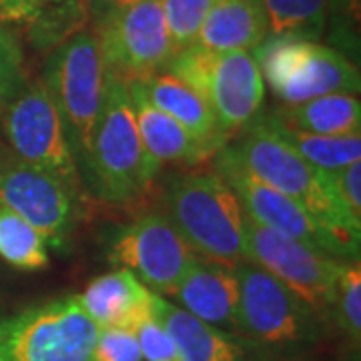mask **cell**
Returning <instances> with one entry per match:
<instances>
[{"instance_id":"9","label":"cell","mask_w":361,"mask_h":361,"mask_svg":"<svg viewBox=\"0 0 361 361\" xmlns=\"http://www.w3.org/2000/svg\"><path fill=\"white\" fill-rule=\"evenodd\" d=\"M2 130L14 157L80 193V171L65 121L42 80L28 82L2 109Z\"/></svg>"},{"instance_id":"20","label":"cell","mask_w":361,"mask_h":361,"mask_svg":"<svg viewBox=\"0 0 361 361\" xmlns=\"http://www.w3.org/2000/svg\"><path fill=\"white\" fill-rule=\"evenodd\" d=\"M267 35L261 0H215L195 44L215 52H253Z\"/></svg>"},{"instance_id":"23","label":"cell","mask_w":361,"mask_h":361,"mask_svg":"<svg viewBox=\"0 0 361 361\" xmlns=\"http://www.w3.org/2000/svg\"><path fill=\"white\" fill-rule=\"evenodd\" d=\"M279 127L283 130L287 142L297 153L310 165L322 169L325 173H336L339 169L361 161V135H345V137L313 135V133L287 127L281 121Z\"/></svg>"},{"instance_id":"13","label":"cell","mask_w":361,"mask_h":361,"mask_svg":"<svg viewBox=\"0 0 361 361\" xmlns=\"http://www.w3.org/2000/svg\"><path fill=\"white\" fill-rule=\"evenodd\" d=\"M106 257L149 291L173 297L197 255L165 213L151 211L116 229Z\"/></svg>"},{"instance_id":"15","label":"cell","mask_w":361,"mask_h":361,"mask_svg":"<svg viewBox=\"0 0 361 361\" xmlns=\"http://www.w3.org/2000/svg\"><path fill=\"white\" fill-rule=\"evenodd\" d=\"M173 297L199 322L237 336L239 281L233 267L197 257Z\"/></svg>"},{"instance_id":"26","label":"cell","mask_w":361,"mask_h":361,"mask_svg":"<svg viewBox=\"0 0 361 361\" xmlns=\"http://www.w3.org/2000/svg\"><path fill=\"white\" fill-rule=\"evenodd\" d=\"M329 322L343 334L351 348L360 349L361 341V267L360 261L345 263L339 283H337L336 301Z\"/></svg>"},{"instance_id":"14","label":"cell","mask_w":361,"mask_h":361,"mask_svg":"<svg viewBox=\"0 0 361 361\" xmlns=\"http://www.w3.org/2000/svg\"><path fill=\"white\" fill-rule=\"evenodd\" d=\"M0 207L13 211L47 239L63 249L78 219V193L66 183L16 157L0 161Z\"/></svg>"},{"instance_id":"19","label":"cell","mask_w":361,"mask_h":361,"mask_svg":"<svg viewBox=\"0 0 361 361\" xmlns=\"http://www.w3.org/2000/svg\"><path fill=\"white\" fill-rule=\"evenodd\" d=\"M149 103L155 104L159 111L173 116L180 127L189 130L197 141L211 147L215 153L229 142V139L219 129L213 109L205 99L169 73H159L155 77L139 82Z\"/></svg>"},{"instance_id":"3","label":"cell","mask_w":361,"mask_h":361,"mask_svg":"<svg viewBox=\"0 0 361 361\" xmlns=\"http://www.w3.org/2000/svg\"><path fill=\"white\" fill-rule=\"evenodd\" d=\"M165 215L197 257L227 267L247 261V215L233 189L215 171L177 177L165 191Z\"/></svg>"},{"instance_id":"5","label":"cell","mask_w":361,"mask_h":361,"mask_svg":"<svg viewBox=\"0 0 361 361\" xmlns=\"http://www.w3.org/2000/svg\"><path fill=\"white\" fill-rule=\"evenodd\" d=\"M163 73L177 77L205 99L227 139L261 113L265 82L253 52H215L193 44L177 52Z\"/></svg>"},{"instance_id":"27","label":"cell","mask_w":361,"mask_h":361,"mask_svg":"<svg viewBox=\"0 0 361 361\" xmlns=\"http://www.w3.org/2000/svg\"><path fill=\"white\" fill-rule=\"evenodd\" d=\"M323 37H327V47L357 65L361 54V0H327Z\"/></svg>"},{"instance_id":"10","label":"cell","mask_w":361,"mask_h":361,"mask_svg":"<svg viewBox=\"0 0 361 361\" xmlns=\"http://www.w3.org/2000/svg\"><path fill=\"white\" fill-rule=\"evenodd\" d=\"M213 171L237 195L245 215L257 225L313 247L329 257L353 263L360 261V245L327 229L293 199L263 185L237 163L227 145L215 155Z\"/></svg>"},{"instance_id":"35","label":"cell","mask_w":361,"mask_h":361,"mask_svg":"<svg viewBox=\"0 0 361 361\" xmlns=\"http://www.w3.org/2000/svg\"><path fill=\"white\" fill-rule=\"evenodd\" d=\"M47 2H51V0H35V6H37V11H39L42 4H47Z\"/></svg>"},{"instance_id":"17","label":"cell","mask_w":361,"mask_h":361,"mask_svg":"<svg viewBox=\"0 0 361 361\" xmlns=\"http://www.w3.org/2000/svg\"><path fill=\"white\" fill-rule=\"evenodd\" d=\"M151 313L153 319L173 337L185 361H257L261 349L243 337L199 322L191 313L157 293H153Z\"/></svg>"},{"instance_id":"21","label":"cell","mask_w":361,"mask_h":361,"mask_svg":"<svg viewBox=\"0 0 361 361\" xmlns=\"http://www.w3.org/2000/svg\"><path fill=\"white\" fill-rule=\"evenodd\" d=\"M287 127L327 135V137H345L361 135V103L357 94L336 92L311 99L307 103L295 106H283L271 111Z\"/></svg>"},{"instance_id":"16","label":"cell","mask_w":361,"mask_h":361,"mask_svg":"<svg viewBox=\"0 0 361 361\" xmlns=\"http://www.w3.org/2000/svg\"><path fill=\"white\" fill-rule=\"evenodd\" d=\"M78 297L80 307L101 329L135 334L153 317V291L127 269H115L94 277Z\"/></svg>"},{"instance_id":"7","label":"cell","mask_w":361,"mask_h":361,"mask_svg":"<svg viewBox=\"0 0 361 361\" xmlns=\"http://www.w3.org/2000/svg\"><path fill=\"white\" fill-rule=\"evenodd\" d=\"M101 327L77 295L0 317V361H90Z\"/></svg>"},{"instance_id":"1","label":"cell","mask_w":361,"mask_h":361,"mask_svg":"<svg viewBox=\"0 0 361 361\" xmlns=\"http://www.w3.org/2000/svg\"><path fill=\"white\" fill-rule=\"evenodd\" d=\"M227 149L249 175L293 199L327 229L361 243V223L341 205L331 175L297 153L271 111H261Z\"/></svg>"},{"instance_id":"32","label":"cell","mask_w":361,"mask_h":361,"mask_svg":"<svg viewBox=\"0 0 361 361\" xmlns=\"http://www.w3.org/2000/svg\"><path fill=\"white\" fill-rule=\"evenodd\" d=\"M329 175L334 179L341 205L345 207V211L353 219L361 223V161Z\"/></svg>"},{"instance_id":"29","label":"cell","mask_w":361,"mask_h":361,"mask_svg":"<svg viewBox=\"0 0 361 361\" xmlns=\"http://www.w3.org/2000/svg\"><path fill=\"white\" fill-rule=\"evenodd\" d=\"M25 56L18 40L0 23V111L25 87Z\"/></svg>"},{"instance_id":"4","label":"cell","mask_w":361,"mask_h":361,"mask_svg":"<svg viewBox=\"0 0 361 361\" xmlns=\"http://www.w3.org/2000/svg\"><path fill=\"white\" fill-rule=\"evenodd\" d=\"M237 336L269 353H303L325 336V322L287 285L257 265L241 261Z\"/></svg>"},{"instance_id":"34","label":"cell","mask_w":361,"mask_h":361,"mask_svg":"<svg viewBox=\"0 0 361 361\" xmlns=\"http://www.w3.org/2000/svg\"><path fill=\"white\" fill-rule=\"evenodd\" d=\"M85 2H87L89 18H92V23H99L106 14L130 6L135 2H141V0H85Z\"/></svg>"},{"instance_id":"24","label":"cell","mask_w":361,"mask_h":361,"mask_svg":"<svg viewBox=\"0 0 361 361\" xmlns=\"http://www.w3.org/2000/svg\"><path fill=\"white\" fill-rule=\"evenodd\" d=\"M0 259L20 271L49 267V243L32 225L0 207Z\"/></svg>"},{"instance_id":"33","label":"cell","mask_w":361,"mask_h":361,"mask_svg":"<svg viewBox=\"0 0 361 361\" xmlns=\"http://www.w3.org/2000/svg\"><path fill=\"white\" fill-rule=\"evenodd\" d=\"M37 14L35 0H0V23L2 25H28Z\"/></svg>"},{"instance_id":"8","label":"cell","mask_w":361,"mask_h":361,"mask_svg":"<svg viewBox=\"0 0 361 361\" xmlns=\"http://www.w3.org/2000/svg\"><path fill=\"white\" fill-rule=\"evenodd\" d=\"M106 71L92 30H80L54 47L44 63L42 85L65 121L78 171L89 153L90 137L101 113Z\"/></svg>"},{"instance_id":"2","label":"cell","mask_w":361,"mask_h":361,"mask_svg":"<svg viewBox=\"0 0 361 361\" xmlns=\"http://www.w3.org/2000/svg\"><path fill=\"white\" fill-rule=\"evenodd\" d=\"M159 173L139 137L129 85L106 73L103 104L80 165V179L103 203L125 205L147 193Z\"/></svg>"},{"instance_id":"6","label":"cell","mask_w":361,"mask_h":361,"mask_svg":"<svg viewBox=\"0 0 361 361\" xmlns=\"http://www.w3.org/2000/svg\"><path fill=\"white\" fill-rule=\"evenodd\" d=\"M253 56L263 82L285 106L336 92L357 94L361 89L360 66L315 40L267 37Z\"/></svg>"},{"instance_id":"22","label":"cell","mask_w":361,"mask_h":361,"mask_svg":"<svg viewBox=\"0 0 361 361\" xmlns=\"http://www.w3.org/2000/svg\"><path fill=\"white\" fill-rule=\"evenodd\" d=\"M269 35L281 39L317 40L325 35L327 0H261Z\"/></svg>"},{"instance_id":"31","label":"cell","mask_w":361,"mask_h":361,"mask_svg":"<svg viewBox=\"0 0 361 361\" xmlns=\"http://www.w3.org/2000/svg\"><path fill=\"white\" fill-rule=\"evenodd\" d=\"M142 360L147 361H185L173 337L151 317L135 331Z\"/></svg>"},{"instance_id":"28","label":"cell","mask_w":361,"mask_h":361,"mask_svg":"<svg viewBox=\"0 0 361 361\" xmlns=\"http://www.w3.org/2000/svg\"><path fill=\"white\" fill-rule=\"evenodd\" d=\"M215 0H161L175 54L193 47Z\"/></svg>"},{"instance_id":"18","label":"cell","mask_w":361,"mask_h":361,"mask_svg":"<svg viewBox=\"0 0 361 361\" xmlns=\"http://www.w3.org/2000/svg\"><path fill=\"white\" fill-rule=\"evenodd\" d=\"M129 99L142 147L159 169L165 165H199L217 155L211 147L197 141L189 130L180 127L173 116L149 103L139 82L129 85Z\"/></svg>"},{"instance_id":"12","label":"cell","mask_w":361,"mask_h":361,"mask_svg":"<svg viewBox=\"0 0 361 361\" xmlns=\"http://www.w3.org/2000/svg\"><path fill=\"white\" fill-rule=\"evenodd\" d=\"M245 253L249 263L271 273L301 297L323 322H329L343 261L265 229L249 217L245 221Z\"/></svg>"},{"instance_id":"30","label":"cell","mask_w":361,"mask_h":361,"mask_svg":"<svg viewBox=\"0 0 361 361\" xmlns=\"http://www.w3.org/2000/svg\"><path fill=\"white\" fill-rule=\"evenodd\" d=\"M90 361H142L137 336L123 329H101Z\"/></svg>"},{"instance_id":"11","label":"cell","mask_w":361,"mask_h":361,"mask_svg":"<svg viewBox=\"0 0 361 361\" xmlns=\"http://www.w3.org/2000/svg\"><path fill=\"white\" fill-rule=\"evenodd\" d=\"M104 71L123 82L163 73L175 56L161 0H141L94 23Z\"/></svg>"},{"instance_id":"25","label":"cell","mask_w":361,"mask_h":361,"mask_svg":"<svg viewBox=\"0 0 361 361\" xmlns=\"http://www.w3.org/2000/svg\"><path fill=\"white\" fill-rule=\"evenodd\" d=\"M89 11L85 0H51L42 4L26 25L28 40L35 49H54L73 35L85 30Z\"/></svg>"}]
</instances>
